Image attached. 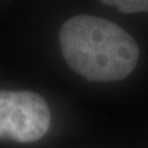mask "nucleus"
I'll return each instance as SVG.
<instances>
[{"label":"nucleus","instance_id":"obj_3","mask_svg":"<svg viewBox=\"0 0 148 148\" xmlns=\"http://www.w3.org/2000/svg\"><path fill=\"white\" fill-rule=\"evenodd\" d=\"M103 5H113L122 13L148 12V0H113L102 1Z\"/></svg>","mask_w":148,"mask_h":148},{"label":"nucleus","instance_id":"obj_1","mask_svg":"<svg viewBox=\"0 0 148 148\" xmlns=\"http://www.w3.org/2000/svg\"><path fill=\"white\" fill-rule=\"evenodd\" d=\"M59 44L69 67L90 81L124 79L139 59L137 43L125 30L89 14H78L65 22Z\"/></svg>","mask_w":148,"mask_h":148},{"label":"nucleus","instance_id":"obj_2","mask_svg":"<svg viewBox=\"0 0 148 148\" xmlns=\"http://www.w3.org/2000/svg\"><path fill=\"white\" fill-rule=\"evenodd\" d=\"M45 99L32 91L0 90V140L34 143L51 125Z\"/></svg>","mask_w":148,"mask_h":148}]
</instances>
